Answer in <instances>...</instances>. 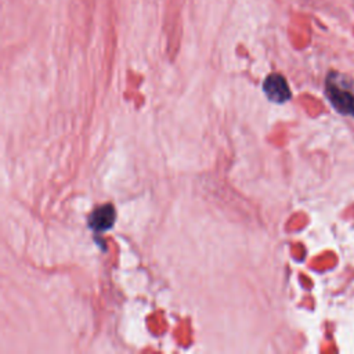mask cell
I'll list each match as a JSON object with an SVG mask.
<instances>
[{
    "mask_svg": "<svg viewBox=\"0 0 354 354\" xmlns=\"http://www.w3.org/2000/svg\"><path fill=\"white\" fill-rule=\"evenodd\" d=\"M115 209L112 205H104L101 207H98L88 220V224L93 230L95 231H106L113 225L115 221Z\"/></svg>",
    "mask_w": 354,
    "mask_h": 354,
    "instance_id": "3",
    "label": "cell"
},
{
    "mask_svg": "<svg viewBox=\"0 0 354 354\" xmlns=\"http://www.w3.org/2000/svg\"><path fill=\"white\" fill-rule=\"evenodd\" d=\"M264 93L268 97V100L282 104L290 98V90L285 80V77L279 73L270 75L263 84Z\"/></svg>",
    "mask_w": 354,
    "mask_h": 354,
    "instance_id": "2",
    "label": "cell"
},
{
    "mask_svg": "<svg viewBox=\"0 0 354 354\" xmlns=\"http://www.w3.org/2000/svg\"><path fill=\"white\" fill-rule=\"evenodd\" d=\"M326 94L332 105L344 113H350L354 116V95L351 93L344 91L339 83V75L330 73L326 79Z\"/></svg>",
    "mask_w": 354,
    "mask_h": 354,
    "instance_id": "1",
    "label": "cell"
}]
</instances>
